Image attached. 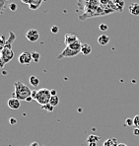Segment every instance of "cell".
Wrapping results in <instances>:
<instances>
[{
  "label": "cell",
  "instance_id": "obj_1",
  "mask_svg": "<svg viewBox=\"0 0 139 146\" xmlns=\"http://www.w3.org/2000/svg\"><path fill=\"white\" fill-rule=\"evenodd\" d=\"M14 93L12 94V97L17 98L20 101H26V102H31L32 99V91L27 85H25L21 81H16L14 83Z\"/></svg>",
  "mask_w": 139,
  "mask_h": 146
},
{
  "label": "cell",
  "instance_id": "obj_2",
  "mask_svg": "<svg viewBox=\"0 0 139 146\" xmlns=\"http://www.w3.org/2000/svg\"><path fill=\"white\" fill-rule=\"evenodd\" d=\"M16 40V35L14 32L10 31L9 32V38H7V42L4 46V48L1 51V58L5 61V63H8L13 59L14 57V51L12 49V44Z\"/></svg>",
  "mask_w": 139,
  "mask_h": 146
},
{
  "label": "cell",
  "instance_id": "obj_3",
  "mask_svg": "<svg viewBox=\"0 0 139 146\" xmlns=\"http://www.w3.org/2000/svg\"><path fill=\"white\" fill-rule=\"evenodd\" d=\"M50 98H51L50 90L46 89V88H42V89H38L37 91V96H36L35 100L42 107L44 105L50 104Z\"/></svg>",
  "mask_w": 139,
  "mask_h": 146
},
{
  "label": "cell",
  "instance_id": "obj_4",
  "mask_svg": "<svg viewBox=\"0 0 139 146\" xmlns=\"http://www.w3.org/2000/svg\"><path fill=\"white\" fill-rule=\"evenodd\" d=\"M80 52H81V51L74 50V49H72L70 46H66V48L62 50V52H61L60 54L57 56V59H58V60H61V59H63V58L74 57V56H76V55H78Z\"/></svg>",
  "mask_w": 139,
  "mask_h": 146
},
{
  "label": "cell",
  "instance_id": "obj_5",
  "mask_svg": "<svg viewBox=\"0 0 139 146\" xmlns=\"http://www.w3.org/2000/svg\"><path fill=\"white\" fill-rule=\"evenodd\" d=\"M19 63L23 64V65H29L32 61H33V57H32V53L29 51H24L22 52L18 57Z\"/></svg>",
  "mask_w": 139,
  "mask_h": 146
},
{
  "label": "cell",
  "instance_id": "obj_6",
  "mask_svg": "<svg viewBox=\"0 0 139 146\" xmlns=\"http://www.w3.org/2000/svg\"><path fill=\"white\" fill-rule=\"evenodd\" d=\"M26 38L29 42H36L40 38V33H38V30L36 29H31L27 32L26 34Z\"/></svg>",
  "mask_w": 139,
  "mask_h": 146
},
{
  "label": "cell",
  "instance_id": "obj_7",
  "mask_svg": "<svg viewBox=\"0 0 139 146\" xmlns=\"http://www.w3.org/2000/svg\"><path fill=\"white\" fill-rule=\"evenodd\" d=\"M21 1H22V3L29 5V8L31 10H37L42 5L44 0H21Z\"/></svg>",
  "mask_w": 139,
  "mask_h": 146
},
{
  "label": "cell",
  "instance_id": "obj_8",
  "mask_svg": "<svg viewBox=\"0 0 139 146\" xmlns=\"http://www.w3.org/2000/svg\"><path fill=\"white\" fill-rule=\"evenodd\" d=\"M78 40H79V38L75 34H66V35L64 36V44H66V46L74 44V42H78Z\"/></svg>",
  "mask_w": 139,
  "mask_h": 146
},
{
  "label": "cell",
  "instance_id": "obj_9",
  "mask_svg": "<svg viewBox=\"0 0 139 146\" xmlns=\"http://www.w3.org/2000/svg\"><path fill=\"white\" fill-rule=\"evenodd\" d=\"M7 105L11 110H19L21 108V102L20 100H18L17 98H10L7 102Z\"/></svg>",
  "mask_w": 139,
  "mask_h": 146
},
{
  "label": "cell",
  "instance_id": "obj_10",
  "mask_svg": "<svg viewBox=\"0 0 139 146\" xmlns=\"http://www.w3.org/2000/svg\"><path fill=\"white\" fill-rule=\"evenodd\" d=\"M128 10H129L130 14L133 15V16H139V4L136 3V2L130 4Z\"/></svg>",
  "mask_w": 139,
  "mask_h": 146
},
{
  "label": "cell",
  "instance_id": "obj_11",
  "mask_svg": "<svg viewBox=\"0 0 139 146\" xmlns=\"http://www.w3.org/2000/svg\"><path fill=\"white\" fill-rule=\"evenodd\" d=\"M113 2H114V5L115 7V9H116L117 12H122L123 10V7H124V0H113Z\"/></svg>",
  "mask_w": 139,
  "mask_h": 146
},
{
  "label": "cell",
  "instance_id": "obj_12",
  "mask_svg": "<svg viewBox=\"0 0 139 146\" xmlns=\"http://www.w3.org/2000/svg\"><path fill=\"white\" fill-rule=\"evenodd\" d=\"M110 40H111V38L109 36L101 35L98 38V44H101V46H107V44H109Z\"/></svg>",
  "mask_w": 139,
  "mask_h": 146
},
{
  "label": "cell",
  "instance_id": "obj_13",
  "mask_svg": "<svg viewBox=\"0 0 139 146\" xmlns=\"http://www.w3.org/2000/svg\"><path fill=\"white\" fill-rule=\"evenodd\" d=\"M92 52V46L88 44H82L81 46V53L84 55H89Z\"/></svg>",
  "mask_w": 139,
  "mask_h": 146
},
{
  "label": "cell",
  "instance_id": "obj_14",
  "mask_svg": "<svg viewBox=\"0 0 139 146\" xmlns=\"http://www.w3.org/2000/svg\"><path fill=\"white\" fill-rule=\"evenodd\" d=\"M119 143L118 141H117L116 138H108L107 140L104 141V143H103V146H117Z\"/></svg>",
  "mask_w": 139,
  "mask_h": 146
},
{
  "label": "cell",
  "instance_id": "obj_15",
  "mask_svg": "<svg viewBox=\"0 0 139 146\" xmlns=\"http://www.w3.org/2000/svg\"><path fill=\"white\" fill-rule=\"evenodd\" d=\"M29 81H30V84L32 86H34V87H38V84H40V80H38V78L37 76H35V75H32V76L30 77Z\"/></svg>",
  "mask_w": 139,
  "mask_h": 146
},
{
  "label": "cell",
  "instance_id": "obj_16",
  "mask_svg": "<svg viewBox=\"0 0 139 146\" xmlns=\"http://www.w3.org/2000/svg\"><path fill=\"white\" fill-rule=\"evenodd\" d=\"M50 104L52 107H54V108L56 106H58V104H59V98H58V96H57V95L51 96V98H50Z\"/></svg>",
  "mask_w": 139,
  "mask_h": 146
},
{
  "label": "cell",
  "instance_id": "obj_17",
  "mask_svg": "<svg viewBox=\"0 0 139 146\" xmlns=\"http://www.w3.org/2000/svg\"><path fill=\"white\" fill-rule=\"evenodd\" d=\"M9 2V0H0V15L3 14L6 9V5Z\"/></svg>",
  "mask_w": 139,
  "mask_h": 146
},
{
  "label": "cell",
  "instance_id": "obj_18",
  "mask_svg": "<svg viewBox=\"0 0 139 146\" xmlns=\"http://www.w3.org/2000/svg\"><path fill=\"white\" fill-rule=\"evenodd\" d=\"M100 139H101V137H99V136H96V135H90L88 138H87V142H88V143H91V142H96V143H97Z\"/></svg>",
  "mask_w": 139,
  "mask_h": 146
},
{
  "label": "cell",
  "instance_id": "obj_19",
  "mask_svg": "<svg viewBox=\"0 0 139 146\" xmlns=\"http://www.w3.org/2000/svg\"><path fill=\"white\" fill-rule=\"evenodd\" d=\"M32 57H33V61L36 62V63H38V62L40 61V52H37V51L33 52V53H32Z\"/></svg>",
  "mask_w": 139,
  "mask_h": 146
},
{
  "label": "cell",
  "instance_id": "obj_20",
  "mask_svg": "<svg viewBox=\"0 0 139 146\" xmlns=\"http://www.w3.org/2000/svg\"><path fill=\"white\" fill-rule=\"evenodd\" d=\"M6 42H7V40L5 38V36H0V50H1V51H2V49L4 48V46H5Z\"/></svg>",
  "mask_w": 139,
  "mask_h": 146
},
{
  "label": "cell",
  "instance_id": "obj_21",
  "mask_svg": "<svg viewBox=\"0 0 139 146\" xmlns=\"http://www.w3.org/2000/svg\"><path fill=\"white\" fill-rule=\"evenodd\" d=\"M42 109L46 110V111H52L53 109H54V107H52L50 104H48V105H44V106H42Z\"/></svg>",
  "mask_w": 139,
  "mask_h": 146
},
{
  "label": "cell",
  "instance_id": "obj_22",
  "mask_svg": "<svg viewBox=\"0 0 139 146\" xmlns=\"http://www.w3.org/2000/svg\"><path fill=\"white\" fill-rule=\"evenodd\" d=\"M99 29H100V31H102V32H106L109 30V27L107 24H104V23H103V24H100Z\"/></svg>",
  "mask_w": 139,
  "mask_h": 146
},
{
  "label": "cell",
  "instance_id": "obj_23",
  "mask_svg": "<svg viewBox=\"0 0 139 146\" xmlns=\"http://www.w3.org/2000/svg\"><path fill=\"white\" fill-rule=\"evenodd\" d=\"M133 123L136 128H139V115H135V117L133 119Z\"/></svg>",
  "mask_w": 139,
  "mask_h": 146
},
{
  "label": "cell",
  "instance_id": "obj_24",
  "mask_svg": "<svg viewBox=\"0 0 139 146\" xmlns=\"http://www.w3.org/2000/svg\"><path fill=\"white\" fill-rule=\"evenodd\" d=\"M9 9L11 10L12 12H15L17 10V4L14 3V2H11V3L9 4Z\"/></svg>",
  "mask_w": 139,
  "mask_h": 146
},
{
  "label": "cell",
  "instance_id": "obj_25",
  "mask_svg": "<svg viewBox=\"0 0 139 146\" xmlns=\"http://www.w3.org/2000/svg\"><path fill=\"white\" fill-rule=\"evenodd\" d=\"M124 125H126V126H131V125H134V123H133V119H126V121H125V122H124Z\"/></svg>",
  "mask_w": 139,
  "mask_h": 146
},
{
  "label": "cell",
  "instance_id": "obj_26",
  "mask_svg": "<svg viewBox=\"0 0 139 146\" xmlns=\"http://www.w3.org/2000/svg\"><path fill=\"white\" fill-rule=\"evenodd\" d=\"M50 31H51V33H52V34H57L59 32V28L57 27V26H52V27H51V29H50Z\"/></svg>",
  "mask_w": 139,
  "mask_h": 146
},
{
  "label": "cell",
  "instance_id": "obj_27",
  "mask_svg": "<svg viewBox=\"0 0 139 146\" xmlns=\"http://www.w3.org/2000/svg\"><path fill=\"white\" fill-rule=\"evenodd\" d=\"M5 65H6L5 61H4L2 58H0V69H3V68L5 67Z\"/></svg>",
  "mask_w": 139,
  "mask_h": 146
},
{
  "label": "cell",
  "instance_id": "obj_28",
  "mask_svg": "<svg viewBox=\"0 0 139 146\" xmlns=\"http://www.w3.org/2000/svg\"><path fill=\"white\" fill-rule=\"evenodd\" d=\"M9 122H10V124H12V125H14V124H16L17 119H15V117H11V119H9Z\"/></svg>",
  "mask_w": 139,
  "mask_h": 146
},
{
  "label": "cell",
  "instance_id": "obj_29",
  "mask_svg": "<svg viewBox=\"0 0 139 146\" xmlns=\"http://www.w3.org/2000/svg\"><path fill=\"white\" fill-rule=\"evenodd\" d=\"M37 91H38V90H33V91H32V99H33V100H35V99H36V96H37Z\"/></svg>",
  "mask_w": 139,
  "mask_h": 146
},
{
  "label": "cell",
  "instance_id": "obj_30",
  "mask_svg": "<svg viewBox=\"0 0 139 146\" xmlns=\"http://www.w3.org/2000/svg\"><path fill=\"white\" fill-rule=\"evenodd\" d=\"M133 134L134 135H136V136H138V135H139V128H134V129H133Z\"/></svg>",
  "mask_w": 139,
  "mask_h": 146
},
{
  "label": "cell",
  "instance_id": "obj_31",
  "mask_svg": "<svg viewBox=\"0 0 139 146\" xmlns=\"http://www.w3.org/2000/svg\"><path fill=\"white\" fill-rule=\"evenodd\" d=\"M50 94H51V96H55V95H57V94H56V90L51 89V90H50Z\"/></svg>",
  "mask_w": 139,
  "mask_h": 146
},
{
  "label": "cell",
  "instance_id": "obj_32",
  "mask_svg": "<svg viewBox=\"0 0 139 146\" xmlns=\"http://www.w3.org/2000/svg\"><path fill=\"white\" fill-rule=\"evenodd\" d=\"M88 146H97V143L96 142H91V143H88Z\"/></svg>",
  "mask_w": 139,
  "mask_h": 146
},
{
  "label": "cell",
  "instance_id": "obj_33",
  "mask_svg": "<svg viewBox=\"0 0 139 146\" xmlns=\"http://www.w3.org/2000/svg\"><path fill=\"white\" fill-rule=\"evenodd\" d=\"M30 146H40V144H38V142H33V143H32V144L30 145Z\"/></svg>",
  "mask_w": 139,
  "mask_h": 146
},
{
  "label": "cell",
  "instance_id": "obj_34",
  "mask_svg": "<svg viewBox=\"0 0 139 146\" xmlns=\"http://www.w3.org/2000/svg\"><path fill=\"white\" fill-rule=\"evenodd\" d=\"M117 146H128L127 144H125V143H119Z\"/></svg>",
  "mask_w": 139,
  "mask_h": 146
},
{
  "label": "cell",
  "instance_id": "obj_35",
  "mask_svg": "<svg viewBox=\"0 0 139 146\" xmlns=\"http://www.w3.org/2000/svg\"><path fill=\"white\" fill-rule=\"evenodd\" d=\"M0 58H1V50H0Z\"/></svg>",
  "mask_w": 139,
  "mask_h": 146
}]
</instances>
